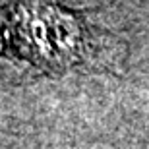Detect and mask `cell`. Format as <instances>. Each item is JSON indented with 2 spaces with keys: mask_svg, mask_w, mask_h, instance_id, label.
<instances>
[{
  "mask_svg": "<svg viewBox=\"0 0 149 149\" xmlns=\"http://www.w3.org/2000/svg\"><path fill=\"white\" fill-rule=\"evenodd\" d=\"M12 22L35 64L60 72L79 62L87 47L85 25L76 14L54 4L19 2Z\"/></svg>",
  "mask_w": 149,
  "mask_h": 149,
  "instance_id": "6da1fadb",
  "label": "cell"
},
{
  "mask_svg": "<svg viewBox=\"0 0 149 149\" xmlns=\"http://www.w3.org/2000/svg\"><path fill=\"white\" fill-rule=\"evenodd\" d=\"M0 47H2V41H0Z\"/></svg>",
  "mask_w": 149,
  "mask_h": 149,
  "instance_id": "7a4b0ae2",
  "label": "cell"
}]
</instances>
